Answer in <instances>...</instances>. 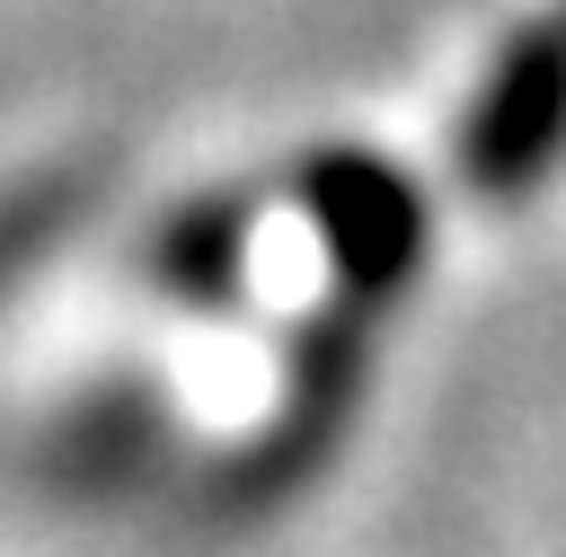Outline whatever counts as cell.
Instances as JSON below:
<instances>
[{"label": "cell", "instance_id": "1", "mask_svg": "<svg viewBox=\"0 0 566 557\" xmlns=\"http://www.w3.org/2000/svg\"><path fill=\"white\" fill-rule=\"evenodd\" d=\"M292 195H301V221L318 230L327 274H336L345 301L380 309V301H398L416 283V265H424V195H416L407 168H389L380 150H310Z\"/></svg>", "mask_w": 566, "mask_h": 557}, {"label": "cell", "instance_id": "3", "mask_svg": "<svg viewBox=\"0 0 566 557\" xmlns=\"http://www.w3.org/2000/svg\"><path fill=\"white\" fill-rule=\"evenodd\" d=\"M363 362H371V345H363V301L336 292V301L301 327V345H292L283 407H274V424L256 433V451H248V469H239L248 495H256V486L274 495V486H292V477H310V469L327 460V442H336L345 416H354Z\"/></svg>", "mask_w": 566, "mask_h": 557}, {"label": "cell", "instance_id": "4", "mask_svg": "<svg viewBox=\"0 0 566 557\" xmlns=\"http://www.w3.org/2000/svg\"><path fill=\"white\" fill-rule=\"evenodd\" d=\"M150 265H159V283L177 301H221L239 283V265H248V195H195V203H177L168 230H159V248H150Z\"/></svg>", "mask_w": 566, "mask_h": 557}, {"label": "cell", "instance_id": "2", "mask_svg": "<svg viewBox=\"0 0 566 557\" xmlns=\"http://www.w3.org/2000/svg\"><path fill=\"white\" fill-rule=\"evenodd\" d=\"M566 150V9L531 18L460 115V186L486 203L531 195Z\"/></svg>", "mask_w": 566, "mask_h": 557}]
</instances>
